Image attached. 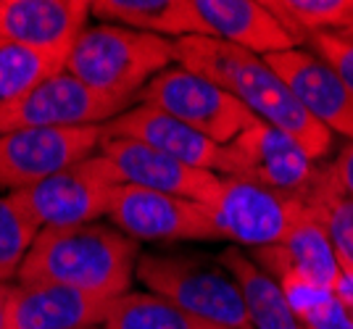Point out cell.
<instances>
[{
	"mask_svg": "<svg viewBox=\"0 0 353 329\" xmlns=\"http://www.w3.org/2000/svg\"><path fill=\"white\" fill-rule=\"evenodd\" d=\"M174 61L195 74L206 76L248 108L259 121L277 127L306 150L311 161H322L332 148V132L311 119L293 98L288 85L272 72L261 56L227 45L214 37L174 40Z\"/></svg>",
	"mask_w": 353,
	"mask_h": 329,
	"instance_id": "6da1fadb",
	"label": "cell"
},
{
	"mask_svg": "<svg viewBox=\"0 0 353 329\" xmlns=\"http://www.w3.org/2000/svg\"><path fill=\"white\" fill-rule=\"evenodd\" d=\"M137 258L140 242L111 224L40 229L16 279L19 284H61L114 300L130 293Z\"/></svg>",
	"mask_w": 353,
	"mask_h": 329,
	"instance_id": "7a4b0ae2",
	"label": "cell"
},
{
	"mask_svg": "<svg viewBox=\"0 0 353 329\" xmlns=\"http://www.w3.org/2000/svg\"><path fill=\"white\" fill-rule=\"evenodd\" d=\"M172 61L174 40L117 24H95L77 37L63 72L103 95L137 100L143 87L169 69Z\"/></svg>",
	"mask_w": 353,
	"mask_h": 329,
	"instance_id": "3957f363",
	"label": "cell"
},
{
	"mask_svg": "<svg viewBox=\"0 0 353 329\" xmlns=\"http://www.w3.org/2000/svg\"><path fill=\"white\" fill-rule=\"evenodd\" d=\"M134 277L148 293L172 300L206 321L227 329H253L235 279L219 261L140 253Z\"/></svg>",
	"mask_w": 353,
	"mask_h": 329,
	"instance_id": "277c9868",
	"label": "cell"
},
{
	"mask_svg": "<svg viewBox=\"0 0 353 329\" xmlns=\"http://www.w3.org/2000/svg\"><path fill=\"white\" fill-rule=\"evenodd\" d=\"M327 171L330 166L311 161L293 137L266 121L250 124L232 142L221 145L216 169L219 177H232L274 193L295 195L303 203L319 190V184L327 180Z\"/></svg>",
	"mask_w": 353,
	"mask_h": 329,
	"instance_id": "5b68a950",
	"label": "cell"
},
{
	"mask_svg": "<svg viewBox=\"0 0 353 329\" xmlns=\"http://www.w3.org/2000/svg\"><path fill=\"white\" fill-rule=\"evenodd\" d=\"M119 184L121 177L117 169L95 153L66 171L11 193V200L37 229H61L92 224L108 216L111 195Z\"/></svg>",
	"mask_w": 353,
	"mask_h": 329,
	"instance_id": "8992f818",
	"label": "cell"
},
{
	"mask_svg": "<svg viewBox=\"0 0 353 329\" xmlns=\"http://www.w3.org/2000/svg\"><path fill=\"white\" fill-rule=\"evenodd\" d=\"M137 100L174 116L216 145L232 142L240 132L259 121L227 90L179 63L153 76Z\"/></svg>",
	"mask_w": 353,
	"mask_h": 329,
	"instance_id": "52a82bcc",
	"label": "cell"
},
{
	"mask_svg": "<svg viewBox=\"0 0 353 329\" xmlns=\"http://www.w3.org/2000/svg\"><path fill=\"white\" fill-rule=\"evenodd\" d=\"M206 209L211 211L219 240H232L250 251L280 245L309 213V206L295 195L274 193L232 177H221Z\"/></svg>",
	"mask_w": 353,
	"mask_h": 329,
	"instance_id": "ba28073f",
	"label": "cell"
},
{
	"mask_svg": "<svg viewBox=\"0 0 353 329\" xmlns=\"http://www.w3.org/2000/svg\"><path fill=\"white\" fill-rule=\"evenodd\" d=\"M103 127H30L0 135V190L19 193L95 156Z\"/></svg>",
	"mask_w": 353,
	"mask_h": 329,
	"instance_id": "9c48e42d",
	"label": "cell"
},
{
	"mask_svg": "<svg viewBox=\"0 0 353 329\" xmlns=\"http://www.w3.org/2000/svg\"><path fill=\"white\" fill-rule=\"evenodd\" d=\"M108 219L137 242L219 240L211 211L203 203L134 184H119L114 190Z\"/></svg>",
	"mask_w": 353,
	"mask_h": 329,
	"instance_id": "30bf717a",
	"label": "cell"
},
{
	"mask_svg": "<svg viewBox=\"0 0 353 329\" xmlns=\"http://www.w3.org/2000/svg\"><path fill=\"white\" fill-rule=\"evenodd\" d=\"M88 19L90 0H0V43L34 50L66 66Z\"/></svg>",
	"mask_w": 353,
	"mask_h": 329,
	"instance_id": "8fae6325",
	"label": "cell"
},
{
	"mask_svg": "<svg viewBox=\"0 0 353 329\" xmlns=\"http://www.w3.org/2000/svg\"><path fill=\"white\" fill-rule=\"evenodd\" d=\"M132 105L134 100L103 95L69 72H59L24 98L8 124V132L30 127H103Z\"/></svg>",
	"mask_w": 353,
	"mask_h": 329,
	"instance_id": "7c38bea8",
	"label": "cell"
},
{
	"mask_svg": "<svg viewBox=\"0 0 353 329\" xmlns=\"http://www.w3.org/2000/svg\"><path fill=\"white\" fill-rule=\"evenodd\" d=\"M98 153L117 169L121 184H134V187H145L156 193L188 198L203 206L214 198L221 180L214 171L195 169L179 158L166 156L161 150H153L143 142L124 140V137H103Z\"/></svg>",
	"mask_w": 353,
	"mask_h": 329,
	"instance_id": "4fadbf2b",
	"label": "cell"
},
{
	"mask_svg": "<svg viewBox=\"0 0 353 329\" xmlns=\"http://www.w3.org/2000/svg\"><path fill=\"white\" fill-rule=\"evenodd\" d=\"M264 61L288 85L311 119H316L330 132L353 140V92L327 61L298 47L264 56Z\"/></svg>",
	"mask_w": 353,
	"mask_h": 329,
	"instance_id": "5bb4252c",
	"label": "cell"
},
{
	"mask_svg": "<svg viewBox=\"0 0 353 329\" xmlns=\"http://www.w3.org/2000/svg\"><path fill=\"white\" fill-rule=\"evenodd\" d=\"M111 300L61 284H14L6 308V329L101 327Z\"/></svg>",
	"mask_w": 353,
	"mask_h": 329,
	"instance_id": "9a60e30c",
	"label": "cell"
},
{
	"mask_svg": "<svg viewBox=\"0 0 353 329\" xmlns=\"http://www.w3.org/2000/svg\"><path fill=\"white\" fill-rule=\"evenodd\" d=\"M103 135L143 142L148 148L161 150L172 158H179L195 169H206L214 174L219 169L221 145L211 142L208 137L198 135L188 124H182L174 116L163 114L159 108H150V105H132L121 116L103 124Z\"/></svg>",
	"mask_w": 353,
	"mask_h": 329,
	"instance_id": "2e32d148",
	"label": "cell"
},
{
	"mask_svg": "<svg viewBox=\"0 0 353 329\" xmlns=\"http://www.w3.org/2000/svg\"><path fill=\"white\" fill-rule=\"evenodd\" d=\"M250 258L277 282L301 279L332 290L340 277V264L330 237L311 209L280 245L259 248L250 253Z\"/></svg>",
	"mask_w": 353,
	"mask_h": 329,
	"instance_id": "e0dca14e",
	"label": "cell"
},
{
	"mask_svg": "<svg viewBox=\"0 0 353 329\" xmlns=\"http://www.w3.org/2000/svg\"><path fill=\"white\" fill-rule=\"evenodd\" d=\"M195 8L214 40L243 47L256 56H272L298 47L280 19L259 0H195Z\"/></svg>",
	"mask_w": 353,
	"mask_h": 329,
	"instance_id": "ac0fdd59",
	"label": "cell"
},
{
	"mask_svg": "<svg viewBox=\"0 0 353 329\" xmlns=\"http://www.w3.org/2000/svg\"><path fill=\"white\" fill-rule=\"evenodd\" d=\"M90 16L103 24L159 34L166 40L211 37L195 0H92Z\"/></svg>",
	"mask_w": 353,
	"mask_h": 329,
	"instance_id": "d6986e66",
	"label": "cell"
},
{
	"mask_svg": "<svg viewBox=\"0 0 353 329\" xmlns=\"http://www.w3.org/2000/svg\"><path fill=\"white\" fill-rule=\"evenodd\" d=\"M216 261L235 279L253 329H309L293 314L280 282L269 277L248 253L240 248H227Z\"/></svg>",
	"mask_w": 353,
	"mask_h": 329,
	"instance_id": "ffe728a7",
	"label": "cell"
},
{
	"mask_svg": "<svg viewBox=\"0 0 353 329\" xmlns=\"http://www.w3.org/2000/svg\"><path fill=\"white\" fill-rule=\"evenodd\" d=\"M103 329H227L153 293H124L111 300Z\"/></svg>",
	"mask_w": 353,
	"mask_h": 329,
	"instance_id": "44dd1931",
	"label": "cell"
},
{
	"mask_svg": "<svg viewBox=\"0 0 353 329\" xmlns=\"http://www.w3.org/2000/svg\"><path fill=\"white\" fill-rule=\"evenodd\" d=\"M63 72V63L40 56L34 50L16 45H0V135L8 132V124L40 82Z\"/></svg>",
	"mask_w": 353,
	"mask_h": 329,
	"instance_id": "7402d4cb",
	"label": "cell"
},
{
	"mask_svg": "<svg viewBox=\"0 0 353 329\" xmlns=\"http://www.w3.org/2000/svg\"><path fill=\"white\" fill-rule=\"evenodd\" d=\"M295 43H309L314 34L345 32L353 24V0H264Z\"/></svg>",
	"mask_w": 353,
	"mask_h": 329,
	"instance_id": "603a6c76",
	"label": "cell"
},
{
	"mask_svg": "<svg viewBox=\"0 0 353 329\" xmlns=\"http://www.w3.org/2000/svg\"><path fill=\"white\" fill-rule=\"evenodd\" d=\"M306 206L324 226L340 269L353 271V198L340 190L332 171H327V180L306 200Z\"/></svg>",
	"mask_w": 353,
	"mask_h": 329,
	"instance_id": "cb8c5ba5",
	"label": "cell"
},
{
	"mask_svg": "<svg viewBox=\"0 0 353 329\" xmlns=\"http://www.w3.org/2000/svg\"><path fill=\"white\" fill-rule=\"evenodd\" d=\"M280 287L298 321L309 329H353L345 308L340 306L338 295L330 287L301 282V279H285L280 282Z\"/></svg>",
	"mask_w": 353,
	"mask_h": 329,
	"instance_id": "d4e9b609",
	"label": "cell"
},
{
	"mask_svg": "<svg viewBox=\"0 0 353 329\" xmlns=\"http://www.w3.org/2000/svg\"><path fill=\"white\" fill-rule=\"evenodd\" d=\"M40 229L21 213L11 195H0V282H11Z\"/></svg>",
	"mask_w": 353,
	"mask_h": 329,
	"instance_id": "484cf974",
	"label": "cell"
},
{
	"mask_svg": "<svg viewBox=\"0 0 353 329\" xmlns=\"http://www.w3.org/2000/svg\"><path fill=\"white\" fill-rule=\"evenodd\" d=\"M309 45L316 50L319 59L327 61L338 72V76L353 92V37L343 32H324V34H314Z\"/></svg>",
	"mask_w": 353,
	"mask_h": 329,
	"instance_id": "4316f807",
	"label": "cell"
},
{
	"mask_svg": "<svg viewBox=\"0 0 353 329\" xmlns=\"http://www.w3.org/2000/svg\"><path fill=\"white\" fill-rule=\"evenodd\" d=\"M330 171H332V177H335L340 190L353 198V140L340 150L335 164H330Z\"/></svg>",
	"mask_w": 353,
	"mask_h": 329,
	"instance_id": "83f0119b",
	"label": "cell"
},
{
	"mask_svg": "<svg viewBox=\"0 0 353 329\" xmlns=\"http://www.w3.org/2000/svg\"><path fill=\"white\" fill-rule=\"evenodd\" d=\"M332 293L338 295L340 306L345 308V314H348V319H351L353 324V271L340 269V277L338 282H335V287H332Z\"/></svg>",
	"mask_w": 353,
	"mask_h": 329,
	"instance_id": "f1b7e54d",
	"label": "cell"
},
{
	"mask_svg": "<svg viewBox=\"0 0 353 329\" xmlns=\"http://www.w3.org/2000/svg\"><path fill=\"white\" fill-rule=\"evenodd\" d=\"M11 282H0V329H6V308H8V298H11Z\"/></svg>",
	"mask_w": 353,
	"mask_h": 329,
	"instance_id": "f546056e",
	"label": "cell"
},
{
	"mask_svg": "<svg viewBox=\"0 0 353 329\" xmlns=\"http://www.w3.org/2000/svg\"><path fill=\"white\" fill-rule=\"evenodd\" d=\"M345 34H348V37H353V24H351V30L345 32Z\"/></svg>",
	"mask_w": 353,
	"mask_h": 329,
	"instance_id": "4dcf8cb0",
	"label": "cell"
},
{
	"mask_svg": "<svg viewBox=\"0 0 353 329\" xmlns=\"http://www.w3.org/2000/svg\"><path fill=\"white\" fill-rule=\"evenodd\" d=\"M88 329H103V327H88Z\"/></svg>",
	"mask_w": 353,
	"mask_h": 329,
	"instance_id": "1f68e13d",
	"label": "cell"
},
{
	"mask_svg": "<svg viewBox=\"0 0 353 329\" xmlns=\"http://www.w3.org/2000/svg\"><path fill=\"white\" fill-rule=\"evenodd\" d=\"M0 45H3V43H0Z\"/></svg>",
	"mask_w": 353,
	"mask_h": 329,
	"instance_id": "d6a6232c",
	"label": "cell"
}]
</instances>
